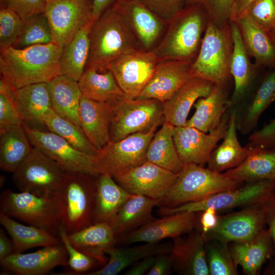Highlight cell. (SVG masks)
<instances>
[{"mask_svg":"<svg viewBox=\"0 0 275 275\" xmlns=\"http://www.w3.org/2000/svg\"><path fill=\"white\" fill-rule=\"evenodd\" d=\"M32 146L22 124L1 129V169L13 173L30 153Z\"/></svg>","mask_w":275,"mask_h":275,"instance_id":"74e56055","label":"cell"},{"mask_svg":"<svg viewBox=\"0 0 275 275\" xmlns=\"http://www.w3.org/2000/svg\"><path fill=\"white\" fill-rule=\"evenodd\" d=\"M3 6L10 8L23 19L45 12L46 0H1Z\"/></svg>","mask_w":275,"mask_h":275,"instance_id":"f5cc1de1","label":"cell"},{"mask_svg":"<svg viewBox=\"0 0 275 275\" xmlns=\"http://www.w3.org/2000/svg\"><path fill=\"white\" fill-rule=\"evenodd\" d=\"M245 14L263 29H275V0H255Z\"/></svg>","mask_w":275,"mask_h":275,"instance_id":"681fc988","label":"cell"},{"mask_svg":"<svg viewBox=\"0 0 275 275\" xmlns=\"http://www.w3.org/2000/svg\"><path fill=\"white\" fill-rule=\"evenodd\" d=\"M230 109L229 125L223 141L212 152L207 163L208 168L219 173L239 166L253 151V148L240 145L237 134L236 108Z\"/></svg>","mask_w":275,"mask_h":275,"instance_id":"f546056e","label":"cell"},{"mask_svg":"<svg viewBox=\"0 0 275 275\" xmlns=\"http://www.w3.org/2000/svg\"><path fill=\"white\" fill-rule=\"evenodd\" d=\"M182 236L173 238L170 253L173 270L182 274H209L205 236L194 230L186 237Z\"/></svg>","mask_w":275,"mask_h":275,"instance_id":"7402d4cb","label":"cell"},{"mask_svg":"<svg viewBox=\"0 0 275 275\" xmlns=\"http://www.w3.org/2000/svg\"><path fill=\"white\" fill-rule=\"evenodd\" d=\"M44 12L50 27L52 42L62 48L93 18L92 4L87 0H48Z\"/></svg>","mask_w":275,"mask_h":275,"instance_id":"9a60e30c","label":"cell"},{"mask_svg":"<svg viewBox=\"0 0 275 275\" xmlns=\"http://www.w3.org/2000/svg\"><path fill=\"white\" fill-rule=\"evenodd\" d=\"M106 102L110 113V141L149 132L164 121L163 103L154 99H132L124 96Z\"/></svg>","mask_w":275,"mask_h":275,"instance_id":"52a82bcc","label":"cell"},{"mask_svg":"<svg viewBox=\"0 0 275 275\" xmlns=\"http://www.w3.org/2000/svg\"><path fill=\"white\" fill-rule=\"evenodd\" d=\"M0 223L11 237L14 254L22 253L33 248L62 243L59 237L36 227L22 224L1 212Z\"/></svg>","mask_w":275,"mask_h":275,"instance_id":"60d3db41","label":"cell"},{"mask_svg":"<svg viewBox=\"0 0 275 275\" xmlns=\"http://www.w3.org/2000/svg\"><path fill=\"white\" fill-rule=\"evenodd\" d=\"M62 49L51 42L22 49L11 46L1 50V78L14 90L47 83L62 74L60 63Z\"/></svg>","mask_w":275,"mask_h":275,"instance_id":"6da1fadb","label":"cell"},{"mask_svg":"<svg viewBox=\"0 0 275 275\" xmlns=\"http://www.w3.org/2000/svg\"><path fill=\"white\" fill-rule=\"evenodd\" d=\"M78 84L82 95L93 100L107 102L126 96L108 69L99 71L86 68Z\"/></svg>","mask_w":275,"mask_h":275,"instance_id":"b9f144b4","label":"cell"},{"mask_svg":"<svg viewBox=\"0 0 275 275\" xmlns=\"http://www.w3.org/2000/svg\"><path fill=\"white\" fill-rule=\"evenodd\" d=\"M255 0H235L232 11L230 21H235L245 14Z\"/></svg>","mask_w":275,"mask_h":275,"instance_id":"94428289","label":"cell"},{"mask_svg":"<svg viewBox=\"0 0 275 275\" xmlns=\"http://www.w3.org/2000/svg\"><path fill=\"white\" fill-rule=\"evenodd\" d=\"M174 126L164 121L151 140L146 153L147 161L175 174L179 173L184 164L177 152L174 140Z\"/></svg>","mask_w":275,"mask_h":275,"instance_id":"ab89813d","label":"cell"},{"mask_svg":"<svg viewBox=\"0 0 275 275\" xmlns=\"http://www.w3.org/2000/svg\"><path fill=\"white\" fill-rule=\"evenodd\" d=\"M229 90L213 85L208 96L199 98L195 103L196 111L185 125L205 132H209L215 128L229 108Z\"/></svg>","mask_w":275,"mask_h":275,"instance_id":"4dcf8cb0","label":"cell"},{"mask_svg":"<svg viewBox=\"0 0 275 275\" xmlns=\"http://www.w3.org/2000/svg\"><path fill=\"white\" fill-rule=\"evenodd\" d=\"M230 116L229 108L218 125L209 132L187 125L174 126V142L184 164L194 163L203 167L207 163L212 152L226 134Z\"/></svg>","mask_w":275,"mask_h":275,"instance_id":"5bb4252c","label":"cell"},{"mask_svg":"<svg viewBox=\"0 0 275 275\" xmlns=\"http://www.w3.org/2000/svg\"><path fill=\"white\" fill-rule=\"evenodd\" d=\"M274 190L275 183L269 180L248 182L236 189L218 193L201 201L171 208L160 207L158 213L164 216L183 212L196 213L208 208L218 211L260 204L274 196Z\"/></svg>","mask_w":275,"mask_h":275,"instance_id":"9c48e42d","label":"cell"},{"mask_svg":"<svg viewBox=\"0 0 275 275\" xmlns=\"http://www.w3.org/2000/svg\"><path fill=\"white\" fill-rule=\"evenodd\" d=\"M235 22L245 48L258 68L267 67L275 70V37L256 24L246 14Z\"/></svg>","mask_w":275,"mask_h":275,"instance_id":"484cf974","label":"cell"},{"mask_svg":"<svg viewBox=\"0 0 275 275\" xmlns=\"http://www.w3.org/2000/svg\"><path fill=\"white\" fill-rule=\"evenodd\" d=\"M209 21L203 5H187L168 22L161 39L151 51L158 61L193 63L199 51Z\"/></svg>","mask_w":275,"mask_h":275,"instance_id":"7a4b0ae2","label":"cell"},{"mask_svg":"<svg viewBox=\"0 0 275 275\" xmlns=\"http://www.w3.org/2000/svg\"><path fill=\"white\" fill-rule=\"evenodd\" d=\"M271 33H272L273 35L275 37V29L273 30L272 31H271Z\"/></svg>","mask_w":275,"mask_h":275,"instance_id":"03108f58","label":"cell"},{"mask_svg":"<svg viewBox=\"0 0 275 275\" xmlns=\"http://www.w3.org/2000/svg\"><path fill=\"white\" fill-rule=\"evenodd\" d=\"M48 1V0H46V1Z\"/></svg>","mask_w":275,"mask_h":275,"instance_id":"003e7915","label":"cell"},{"mask_svg":"<svg viewBox=\"0 0 275 275\" xmlns=\"http://www.w3.org/2000/svg\"><path fill=\"white\" fill-rule=\"evenodd\" d=\"M242 185L243 182L231 179L223 173L194 163H186L169 191L160 200L158 206L174 207Z\"/></svg>","mask_w":275,"mask_h":275,"instance_id":"8992f818","label":"cell"},{"mask_svg":"<svg viewBox=\"0 0 275 275\" xmlns=\"http://www.w3.org/2000/svg\"><path fill=\"white\" fill-rule=\"evenodd\" d=\"M59 237L65 246L68 255V265L74 272L58 273L62 275H84L92 269L101 264L97 260L87 255L75 248L71 243L68 234L61 226Z\"/></svg>","mask_w":275,"mask_h":275,"instance_id":"bcb514c9","label":"cell"},{"mask_svg":"<svg viewBox=\"0 0 275 275\" xmlns=\"http://www.w3.org/2000/svg\"><path fill=\"white\" fill-rule=\"evenodd\" d=\"M212 240V242L205 243L209 274H237V266L232 259L228 243L216 239Z\"/></svg>","mask_w":275,"mask_h":275,"instance_id":"f6af8a7d","label":"cell"},{"mask_svg":"<svg viewBox=\"0 0 275 275\" xmlns=\"http://www.w3.org/2000/svg\"><path fill=\"white\" fill-rule=\"evenodd\" d=\"M156 130L132 134L118 141H109L98 150L94 156L97 174L107 173L114 177L146 162L147 150Z\"/></svg>","mask_w":275,"mask_h":275,"instance_id":"30bf717a","label":"cell"},{"mask_svg":"<svg viewBox=\"0 0 275 275\" xmlns=\"http://www.w3.org/2000/svg\"><path fill=\"white\" fill-rule=\"evenodd\" d=\"M23 20L13 10L5 6L0 9V49L13 46L18 38Z\"/></svg>","mask_w":275,"mask_h":275,"instance_id":"7dc6e473","label":"cell"},{"mask_svg":"<svg viewBox=\"0 0 275 275\" xmlns=\"http://www.w3.org/2000/svg\"><path fill=\"white\" fill-rule=\"evenodd\" d=\"M213 85L200 77L189 78L163 103L164 121L174 126H184L192 106L199 98L208 96Z\"/></svg>","mask_w":275,"mask_h":275,"instance_id":"d4e9b609","label":"cell"},{"mask_svg":"<svg viewBox=\"0 0 275 275\" xmlns=\"http://www.w3.org/2000/svg\"><path fill=\"white\" fill-rule=\"evenodd\" d=\"M172 245L167 243L148 242L127 247H116L105 250L107 262L101 268L84 275H116L140 260L150 256L170 253Z\"/></svg>","mask_w":275,"mask_h":275,"instance_id":"4316f807","label":"cell"},{"mask_svg":"<svg viewBox=\"0 0 275 275\" xmlns=\"http://www.w3.org/2000/svg\"><path fill=\"white\" fill-rule=\"evenodd\" d=\"M42 124L78 150L93 156L96 154L98 150L88 140L81 127L61 117L52 108L43 117Z\"/></svg>","mask_w":275,"mask_h":275,"instance_id":"7bdbcfd3","label":"cell"},{"mask_svg":"<svg viewBox=\"0 0 275 275\" xmlns=\"http://www.w3.org/2000/svg\"><path fill=\"white\" fill-rule=\"evenodd\" d=\"M14 90L1 78L0 130L9 126L23 123L14 101Z\"/></svg>","mask_w":275,"mask_h":275,"instance_id":"c3c4849f","label":"cell"},{"mask_svg":"<svg viewBox=\"0 0 275 275\" xmlns=\"http://www.w3.org/2000/svg\"><path fill=\"white\" fill-rule=\"evenodd\" d=\"M150 10L169 22L186 6V0H141Z\"/></svg>","mask_w":275,"mask_h":275,"instance_id":"f907efd6","label":"cell"},{"mask_svg":"<svg viewBox=\"0 0 275 275\" xmlns=\"http://www.w3.org/2000/svg\"><path fill=\"white\" fill-rule=\"evenodd\" d=\"M275 100V92L273 93L272 98H271V103Z\"/></svg>","mask_w":275,"mask_h":275,"instance_id":"e7e4bbea","label":"cell"},{"mask_svg":"<svg viewBox=\"0 0 275 275\" xmlns=\"http://www.w3.org/2000/svg\"><path fill=\"white\" fill-rule=\"evenodd\" d=\"M52 108L80 126L79 109L82 94L78 81L62 74L47 82Z\"/></svg>","mask_w":275,"mask_h":275,"instance_id":"e575fe53","label":"cell"},{"mask_svg":"<svg viewBox=\"0 0 275 275\" xmlns=\"http://www.w3.org/2000/svg\"><path fill=\"white\" fill-rule=\"evenodd\" d=\"M68 236L75 248L104 265L108 261L105 250L117 243L111 225L106 222L93 224Z\"/></svg>","mask_w":275,"mask_h":275,"instance_id":"1f68e13d","label":"cell"},{"mask_svg":"<svg viewBox=\"0 0 275 275\" xmlns=\"http://www.w3.org/2000/svg\"><path fill=\"white\" fill-rule=\"evenodd\" d=\"M217 212L218 211L212 208H208L201 211L199 220L201 228L200 232L204 236L216 226L219 219Z\"/></svg>","mask_w":275,"mask_h":275,"instance_id":"9f6ffc18","label":"cell"},{"mask_svg":"<svg viewBox=\"0 0 275 275\" xmlns=\"http://www.w3.org/2000/svg\"><path fill=\"white\" fill-rule=\"evenodd\" d=\"M206 0H186L187 5L200 4L204 5Z\"/></svg>","mask_w":275,"mask_h":275,"instance_id":"be15d7a7","label":"cell"},{"mask_svg":"<svg viewBox=\"0 0 275 275\" xmlns=\"http://www.w3.org/2000/svg\"><path fill=\"white\" fill-rule=\"evenodd\" d=\"M235 2V0H206L203 6L209 19L219 25L230 21Z\"/></svg>","mask_w":275,"mask_h":275,"instance_id":"816d5d0a","label":"cell"},{"mask_svg":"<svg viewBox=\"0 0 275 275\" xmlns=\"http://www.w3.org/2000/svg\"><path fill=\"white\" fill-rule=\"evenodd\" d=\"M118 0H93L92 3V18L97 20L108 8L114 5Z\"/></svg>","mask_w":275,"mask_h":275,"instance_id":"91938a15","label":"cell"},{"mask_svg":"<svg viewBox=\"0 0 275 275\" xmlns=\"http://www.w3.org/2000/svg\"><path fill=\"white\" fill-rule=\"evenodd\" d=\"M97 176L81 172H65L56 196L61 226L68 234L94 223Z\"/></svg>","mask_w":275,"mask_h":275,"instance_id":"3957f363","label":"cell"},{"mask_svg":"<svg viewBox=\"0 0 275 275\" xmlns=\"http://www.w3.org/2000/svg\"><path fill=\"white\" fill-rule=\"evenodd\" d=\"M65 172L54 160L35 147L13 173L20 191L40 197L57 195Z\"/></svg>","mask_w":275,"mask_h":275,"instance_id":"8fae6325","label":"cell"},{"mask_svg":"<svg viewBox=\"0 0 275 275\" xmlns=\"http://www.w3.org/2000/svg\"><path fill=\"white\" fill-rule=\"evenodd\" d=\"M197 223L195 212H183L164 215L118 238L117 243L128 245L157 242L168 238L173 239L193 231Z\"/></svg>","mask_w":275,"mask_h":275,"instance_id":"d6986e66","label":"cell"},{"mask_svg":"<svg viewBox=\"0 0 275 275\" xmlns=\"http://www.w3.org/2000/svg\"><path fill=\"white\" fill-rule=\"evenodd\" d=\"M23 20L21 33L13 47L22 49L52 42L51 29L45 12L33 15Z\"/></svg>","mask_w":275,"mask_h":275,"instance_id":"ee69618b","label":"cell"},{"mask_svg":"<svg viewBox=\"0 0 275 275\" xmlns=\"http://www.w3.org/2000/svg\"><path fill=\"white\" fill-rule=\"evenodd\" d=\"M13 243L5 234L4 230L0 229V261L13 253Z\"/></svg>","mask_w":275,"mask_h":275,"instance_id":"6125c7cd","label":"cell"},{"mask_svg":"<svg viewBox=\"0 0 275 275\" xmlns=\"http://www.w3.org/2000/svg\"><path fill=\"white\" fill-rule=\"evenodd\" d=\"M157 62L152 51L135 48L116 58L107 69L112 72L126 96L134 99L151 79Z\"/></svg>","mask_w":275,"mask_h":275,"instance_id":"7c38bea8","label":"cell"},{"mask_svg":"<svg viewBox=\"0 0 275 275\" xmlns=\"http://www.w3.org/2000/svg\"><path fill=\"white\" fill-rule=\"evenodd\" d=\"M233 48L230 22L219 25L209 19L199 51L191 65L192 76L229 90Z\"/></svg>","mask_w":275,"mask_h":275,"instance_id":"5b68a950","label":"cell"},{"mask_svg":"<svg viewBox=\"0 0 275 275\" xmlns=\"http://www.w3.org/2000/svg\"><path fill=\"white\" fill-rule=\"evenodd\" d=\"M178 175L146 161L113 177L131 194L161 200L169 191Z\"/></svg>","mask_w":275,"mask_h":275,"instance_id":"e0dca14e","label":"cell"},{"mask_svg":"<svg viewBox=\"0 0 275 275\" xmlns=\"http://www.w3.org/2000/svg\"><path fill=\"white\" fill-rule=\"evenodd\" d=\"M109 174L97 176L94 223H109L122 205L132 195Z\"/></svg>","mask_w":275,"mask_h":275,"instance_id":"f35d334b","label":"cell"},{"mask_svg":"<svg viewBox=\"0 0 275 275\" xmlns=\"http://www.w3.org/2000/svg\"><path fill=\"white\" fill-rule=\"evenodd\" d=\"M68 255L63 243L43 247L30 253L12 254L0 261L5 272L18 275H44L59 266H67Z\"/></svg>","mask_w":275,"mask_h":275,"instance_id":"ffe728a7","label":"cell"},{"mask_svg":"<svg viewBox=\"0 0 275 275\" xmlns=\"http://www.w3.org/2000/svg\"><path fill=\"white\" fill-rule=\"evenodd\" d=\"M173 266L170 253L158 255L155 261L147 275H167L171 273Z\"/></svg>","mask_w":275,"mask_h":275,"instance_id":"11a10c76","label":"cell"},{"mask_svg":"<svg viewBox=\"0 0 275 275\" xmlns=\"http://www.w3.org/2000/svg\"><path fill=\"white\" fill-rule=\"evenodd\" d=\"M266 224L268 225L272 242L275 247V195L263 203Z\"/></svg>","mask_w":275,"mask_h":275,"instance_id":"6f0895ef","label":"cell"},{"mask_svg":"<svg viewBox=\"0 0 275 275\" xmlns=\"http://www.w3.org/2000/svg\"><path fill=\"white\" fill-rule=\"evenodd\" d=\"M79 116L81 128L97 150L110 141V113L106 102L93 100L82 95Z\"/></svg>","mask_w":275,"mask_h":275,"instance_id":"f1b7e54d","label":"cell"},{"mask_svg":"<svg viewBox=\"0 0 275 275\" xmlns=\"http://www.w3.org/2000/svg\"><path fill=\"white\" fill-rule=\"evenodd\" d=\"M114 6L133 35L138 48L152 50L163 36L168 22L150 10L141 0H118Z\"/></svg>","mask_w":275,"mask_h":275,"instance_id":"2e32d148","label":"cell"},{"mask_svg":"<svg viewBox=\"0 0 275 275\" xmlns=\"http://www.w3.org/2000/svg\"><path fill=\"white\" fill-rule=\"evenodd\" d=\"M157 256L145 258L133 265L125 273V275H142L147 274L153 265Z\"/></svg>","mask_w":275,"mask_h":275,"instance_id":"680465c9","label":"cell"},{"mask_svg":"<svg viewBox=\"0 0 275 275\" xmlns=\"http://www.w3.org/2000/svg\"><path fill=\"white\" fill-rule=\"evenodd\" d=\"M191 63L175 60L158 61L151 79L136 98L154 99L164 102L193 77Z\"/></svg>","mask_w":275,"mask_h":275,"instance_id":"44dd1931","label":"cell"},{"mask_svg":"<svg viewBox=\"0 0 275 275\" xmlns=\"http://www.w3.org/2000/svg\"><path fill=\"white\" fill-rule=\"evenodd\" d=\"M252 148L253 151L240 165L224 174L243 183L269 180L275 183V147Z\"/></svg>","mask_w":275,"mask_h":275,"instance_id":"d6a6232c","label":"cell"},{"mask_svg":"<svg viewBox=\"0 0 275 275\" xmlns=\"http://www.w3.org/2000/svg\"><path fill=\"white\" fill-rule=\"evenodd\" d=\"M255 84L244 99L236 108L237 130L242 134L251 133L256 127L263 112L271 103L275 92V70Z\"/></svg>","mask_w":275,"mask_h":275,"instance_id":"cb8c5ba5","label":"cell"},{"mask_svg":"<svg viewBox=\"0 0 275 275\" xmlns=\"http://www.w3.org/2000/svg\"><path fill=\"white\" fill-rule=\"evenodd\" d=\"M13 99L23 121L42 124L51 104L47 82L26 86L14 90Z\"/></svg>","mask_w":275,"mask_h":275,"instance_id":"8d00e7d4","label":"cell"},{"mask_svg":"<svg viewBox=\"0 0 275 275\" xmlns=\"http://www.w3.org/2000/svg\"><path fill=\"white\" fill-rule=\"evenodd\" d=\"M263 203L246 206L237 212L219 216L216 226L205 236L206 240L216 239L228 243L253 239L264 229L266 224Z\"/></svg>","mask_w":275,"mask_h":275,"instance_id":"ac0fdd59","label":"cell"},{"mask_svg":"<svg viewBox=\"0 0 275 275\" xmlns=\"http://www.w3.org/2000/svg\"><path fill=\"white\" fill-rule=\"evenodd\" d=\"M89 38L86 68L99 71L107 70V65L125 52L138 48L133 35L114 5L93 22Z\"/></svg>","mask_w":275,"mask_h":275,"instance_id":"277c9868","label":"cell"},{"mask_svg":"<svg viewBox=\"0 0 275 275\" xmlns=\"http://www.w3.org/2000/svg\"><path fill=\"white\" fill-rule=\"evenodd\" d=\"M246 146L265 149L275 147V118L261 129L252 133Z\"/></svg>","mask_w":275,"mask_h":275,"instance_id":"db71d44e","label":"cell"},{"mask_svg":"<svg viewBox=\"0 0 275 275\" xmlns=\"http://www.w3.org/2000/svg\"><path fill=\"white\" fill-rule=\"evenodd\" d=\"M22 125L33 147L54 160L65 172H81L98 176L94 156L82 152L51 131Z\"/></svg>","mask_w":275,"mask_h":275,"instance_id":"4fadbf2b","label":"cell"},{"mask_svg":"<svg viewBox=\"0 0 275 275\" xmlns=\"http://www.w3.org/2000/svg\"><path fill=\"white\" fill-rule=\"evenodd\" d=\"M159 202L160 200L132 195L109 223L117 240L154 219L152 211Z\"/></svg>","mask_w":275,"mask_h":275,"instance_id":"83f0119b","label":"cell"},{"mask_svg":"<svg viewBox=\"0 0 275 275\" xmlns=\"http://www.w3.org/2000/svg\"><path fill=\"white\" fill-rule=\"evenodd\" d=\"M94 21L92 18L85 23L62 49L60 58L61 74L77 81L87 65L90 52L89 34Z\"/></svg>","mask_w":275,"mask_h":275,"instance_id":"d590c367","label":"cell"},{"mask_svg":"<svg viewBox=\"0 0 275 275\" xmlns=\"http://www.w3.org/2000/svg\"><path fill=\"white\" fill-rule=\"evenodd\" d=\"M230 25L233 42L230 73L234 87L228 101L229 108L237 106L249 94L256 84L258 68L250 61L237 23L230 21Z\"/></svg>","mask_w":275,"mask_h":275,"instance_id":"603a6c76","label":"cell"},{"mask_svg":"<svg viewBox=\"0 0 275 275\" xmlns=\"http://www.w3.org/2000/svg\"><path fill=\"white\" fill-rule=\"evenodd\" d=\"M272 243L269 230L264 229L249 241L233 242L229 250L237 267L240 265L247 274L255 275L269 256Z\"/></svg>","mask_w":275,"mask_h":275,"instance_id":"836d02e7","label":"cell"},{"mask_svg":"<svg viewBox=\"0 0 275 275\" xmlns=\"http://www.w3.org/2000/svg\"><path fill=\"white\" fill-rule=\"evenodd\" d=\"M0 210L11 218L59 237L61 222L56 195L40 197L28 192L6 189L1 194Z\"/></svg>","mask_w":275,"mask_h":275,"instance_id":"ba28073f","label":"cell"}]
</instances>
